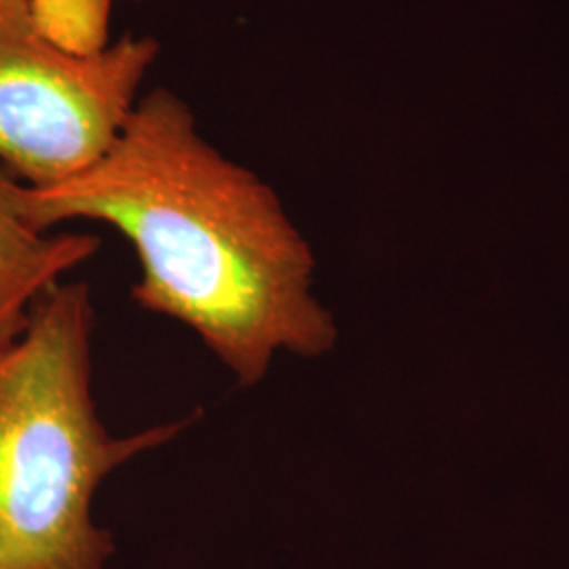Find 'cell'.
Here are the masks:
<instances>
[{"label":"cell","instance_id":"1","mask_svg":"<svg viewBox=\"0 0 569 569\" xmlns=\"http://www.w3.org/2000/svg\"><path fill=\"white\" fill-rule=\"evenodd\" d=\"M13 203L39 230L117 228L140 262L131 298L197 333L239 387L264 382L279 355L317 357L336 340L277 192L207 142L167 89L138 100L98 161L47 188L16 182Z\"/></svg>","mask_w":569,"mask_h":569},{"label":"cell","instance_id":"2","mask_svg":"<svg viewBox=\"0 0 569 569\" xmlns=\"http://www.w3.org/2000/svg\"><path fill=\"white\" fill-rule=\"evenodd\" d=\"M93 331L91 287L61 281L0 340V569H106L114 538L93 519L98 489L197 422L112 435L93 397Z\"/></svg>","mask_w":569,"mask_h":569},{"label":"cell","instance_id":"3","mask_svg":"<svg viewBox=\"0 0 569 569\" xmlns=\"http://www.w3.org/2000/svg\"><path fill=\"white\" fill-rule=\"evenodd\" d=\"M157 56L159 44L146 37L68 53L42 32L32 0H0V167L23 186L47 188L98 161Z\"/></svg>","mask_w":569,"mask_h":569},{"label":"cell","instance_id":"4","mask_svg":"<svg viewBox=\"0 0 569 569\" xmlns=\"http://www.w3.org/2000/svg\"><path fill=\"white\" fill-rule=\"evenodd\" d=\"M16 182L0 167V340L26 326L42 293L100 251L93 234H51L28 224L13 203Z\"/></svg>","mask_w":569,"mask_h":569},{"label":"cell","instance_id":"5","mask_svg":"<svg viewBox=\"0 0 569 569\" xmlns=\"http://www.w3.org/2000/svg\"><path fill=\"white\" fill-rule=\"evenodd\" d=\"M106 0H32V11L42 32L74 56L102 51Z\"/></svg>","mask_w":569,"mask_h":569}]
</instances>
